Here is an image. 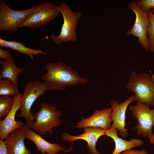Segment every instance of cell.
<instances>
[{"label":"cell","instance_id":"1","mask_svg":"<svg viewBox=\"0 0 154 154\" xmlns=\"http://www.w3.org/2000/svg\"><path fill=\"white\" fill-rule=\"evenodd\" d=\"M45 67L46 72L41 78L47 83L50 90H64L67 86L87 82L77 71L62 62H49Z\"/></svg>","mask_w":154,"mask_h":154},{"label":"cell","instance_id":"2","mask_svg":"<svg viewBox=\"0 0 154 154\" xmlns=\"http://www.w3.org/2000/svg\"><path fill=\"white\" fill-rule=\"evenodd\" d=\"M41 108L35 114V120L30 128L40 135H49L53 134V128L60 126L62 112L57 110L56 106L45 102L40 104Z\"/></svg>","mask_w":154,"mask_h":154},{"label":"cell","instance_id":"3","mask_svg":"<svg viewBox=\"0 0 154 154\" xmlns=\"http://www.w3.org/2000/svg\"><path fill=\"white\" fill-rule=\"evenodd\" d=\"M50 90L47 83L39 80H31L25 85L21 100L20 113L16 115L17 117L24 118L26 123L31 125L35 116L31 112L34 102L40 96Z\"/></svg>","mask_w":154,"mask_h":154},{"label":"cell","instance_id":"4","mask_svg":"<svg viewBox=\"0 0 154 154\" xmlns=\"http://www.w3.org/2000/svg\"><path fill=\"white\" fill-rule=\"evenodd\" d=\"M126 88L133 92L137 102L154 106V81L149 74H138L132 70Z\"/></svg>","mask_w":154,"mask_h":154},{"label":"cell","instance_id":"5","mask_svg":"<svg viewBox=\"0 0 154 154\" xmlns=\"http://www.w3.org/2000/svg\"><path fill=\"white\" fill-rule=\"evenodd\" d=\"M59 6L60 12L63 19V23L60 34L55 36L51 34L50 37L42 40L50 38L58 45H60L63 42H76L77 38L76 29L78 21L81 18L82 13L81 11H72L66 2L61 3Z\"/></svg>","mask_w":154,"mask_h":154},{"label":"cell","instance_id":"6","mask_svg":"<svg viewBox=\"0 0 154 154\" xmlns=\"http://www.w3.org/2000/svg\"><path fill=\"white\" fill-rule=\"evenodd\" d=\"M37 5L28 9L17 11L11 9L4 0H0V31H17Z\"/></svg>","mask_w":154,"mask_h":154},{"label":"cell","instance_id":"7","mask_svg":"<svg viewBox=\"0 0 154 154\" xmlns=\"http://www.w3.org/2000/svg\"><path fill=\"white\" fill-rule=\"evenodd\" d=\"M60 13L59 6L53 3L47 2L38 3L20 28L35 29L47 25L54 20Z\"/></svg>","mask_w":154,"mask_h":154},{"label":"cell","instance_id":"8","mask_svg":"<svg viewBox=\"0 0 154 154\" xmlns=\"http://www.w3.org/2000/svg\"><path fill=\"white\" fill-rule=\"evenodd\" d=\"M149 106L137 102L131 106L129 110L138 121V124L133 129H137V134L149 139L154 135L153 128L154 126V109H151Z\"/></svg>","mask_w":154,"mask_h":154},{"label":"cell","instance_id":"9","mask_svg":"<svg viewBox=\"0 0 154 154\" xmlns=\"http://www.w3.org/2000/svg\"><path fill=\"white\" fill-rule=\"evenodd\" d=\"M128 7L134 13L136 17L134 24L127 31L126 35L137 37L138 43L143 49L149 50L150 44L147 32L149 22L147 12L142 10L133 1L130 2Z\"/></svg>","mask_w":154,"mask_h":154},{"label":"cell","instance_id":"10","mask_svg":"<svg viewBox=\"0 0 154 154\" xmlns=\"http://www.w3.org/2000/svg\"><path fill=\"white\" fill-rule=\"evenodd\" d=\"M135 101L133 96L129 97L120 104L114 100L111 102L112 112L111 117L113 123L111 127L119 131L120 135L125 138L128 136V129L125 128V114L128 105Z\"/></svg>","mask_w":154,"mask_h":154},{"label":"cell","instance_id":"11","mask_svg":"<svg viewBox=\"0 0 154 154\" xmlns=\"http://www.w3.org/2000/svg\"><path fill=\"white\" fill-rule=\"evenodd\" d=\"M83 133L77 136H73L64 133L62 135V140L72 144L78 139H82L87 143V148L91 154H100L96 149V144L101 136L105 135L106 130L100 127H89L84 128Z\"/></svg>","mask_w":154,"mask_h":154},{"label":"cell","instance_id":"12","mask_svg":"<svg viewBox=\"0 0 154 154\" xmlns=\"http://www.w3.org/2000/svg\"><path fill=\"white\" fill-rule=\"evenodd\" d=\"M21 95L20 93L14 97V103L11 110L4 119L0 120V139L2 140L6 139L11 133L24 125L21 121L15 119L16 112L20 108Z\"/></svg>","mask_w":154,"mask_h":154},{"label":"cell","instance_id":"13","mask_svg":"<svg viewBox=\"0 0 154 154\" xmlns=\"http://www.w3.org/2000/svg\"><path fill=\"white\" fill-rule=\"evenodd\" d=\"M29 128V125L26 123L10 133L8 138L5 140L7 154H32L24 143Z\"/></svg>","mask_w":154,"mask_h":154},{"label":"cell","instance_id":"14","mask_svg":"<svg viewBox=\"0 0 154 154\" xmlns=\"http://www.w3.org/2000/svg\"><path fill=\"white\" fill-rule=\"evenodd\" d=\"M112 109L111 108L96 110L89 117L82 118L75 128L100 127L105 130H108L112 126Z\"/></svg>","mask_w":154,"mask_h":154},{"label":"cell","instance_id":"15","mask_svg":"<svg viewBox=\"0 0 154 154\" xmlns=\"http://www.w3.org/2000/svg\"><path fill=\"white\" fill-rule=\"evenodd\" d=\"M26 138L33 141L36 145L37 150L40 151L42 153L58 154L64 149V147L58 144L48 142L30 128L27 132Z\"/></svg>","mask_w":154,"mask_h":154},{"label":"cell","instance_id":"16","mask_svg":"<svg viewBox=\"0 0 154 154\" xmlns=\"http://www.w3.org/2000/svg\"><path fill=\"white\" fill-rule=\"evenodd\" d=\"M117 131L112 127L106 130L105 135L112 138L115 143V149L112 154H119L133 147L141 146L144 144V141L139 139L132 138L129 141L124 140L118 136Z\"/></svg>","mask_w":154,"mask_h":154},{"label":"cell","instance_id":"17","mask_svg":"<svg viewBox=\"0 0 154 154\" xmlns=\"http://www.w3.org/2000/svg\"><path fill=\"white\" fill-rule=\"evenodd\" d=\"M0 64H1L2 69L1 70L0 79H9L13 84L18 86V75L24 71V68L16 66L12 55L5 60H0Z\"/></svg>","mask_w":154,"mask_h":154},{"label":"cell","instance_id":"18","mask_svg":"<svg viewBox=\"0 0 154 154\" xmlns=\"http://www.w3.org/2000/svg\"><path fill=\"white\" fill-rule=\"evenodd\" d=\"M0 46L1 48H8L17 52L29 56L31 59L33 58V56L38 54H46L47 52H44L41 50L30 48L25 46L21 42L9 41L0 38Z\"/></svg>","mask_w":154,"mask_h":154},{"label":"cell","instance_id":"19","mask_svg":"<svg viewBox=\"0 0 154 154\" xmlns=\"http://www.w3.org/2000/svg\"><path fill=\"white\" fill-rule=\"evenodd\" d=\"M17 87L9 79H0V95L14 97L20 93Z\"/></svg>","mask_w":154,"mask_h":154},{"label":"cell","instance_id":"20","mask_svg":"<svg viewBox=\"0 0 154 154\" xmlns=\"http://www.w3.org/2000/svg\"><path fill=\"white\" fill-rule=\"evenodd\" d=\"M13 103L14 98L10 96L0 95V120L9 113Z\"/></svg>","mask_w":154,"mask_h":154},{"label":"cell","instance_id":"21","mask_svg":"<svg viewBox=\"0 0 154 154\" xmlns=\"http://www.w3.org/2000/svg\"><path fill=\"white\" fill-rule=\"evenodd\" d=\"M147 13L149 22L147 32L150 44L149 50L154 53V14L151 10Z\"/></svg>","mask_w":154,"mask_h":154},{"label":"cell","instance_id":"22","mask_svg":"<svg viewBox=\"0 0 154 154\" xmlns=\"http://www.w3.org/2000/svg\"><path fill=\"white\" fill-rule=\"evenodd\" d=\"M138 6L144 11L147 12L154 9V0H142L135 2Z\"/></svg>","mask_w":154,"mask_h":154},{"label":"cell","instance_id":"23","mask_svg":"<svg viewBox=\"0 0 154 154\" xmlns=\"http://www.w3.org/2000/svg\"><path fill=\"white\" fill-rule=\"evenodd\" d=\"M119 154H149L144 149L141 150L130 149L126 150Z\"/></svg>","mask_w":154,"mask_h":154},{"label":"cell","instance_id":"24","mask_svg":"<svg viewBox=\"0 0 154 154\" xmlns=\"http://www.w3.org/2000/svg\"><path fill=\"white\" fill-rule=\"evenodd\" d=\"M11 52L9 50H6L0 48V58L5 60L11 56Z\"/></svg>","mask_w":154,"mask_h":154},{"label":"cell","instance_id":"25","mask_svg":"<svg viewBox=\"0 0 154 154\" xmlns=\"http://www.w3.org/2000/svg\"><path fill=\"white\" fill-rule=\"evenodd\" d=\"M0 154H7L5 141L0 139Z\"/></svg>","mask_w":154,"mask_h":154},{"label":"cell","instance_id":"26","mask_svg":"<svg viewBox=\"0 0 154 154\" xmlns=\"http://www.w3.org/2000/svg\"><path fill=\"white\" fill-rule=\"evenodd\" d=\"M149 139L150 142L154 145V135Z\"/></svg>","mask_w":154,"mask_h":154},{"label":"cell","instance_id":"27","mask_svg":"<svg viewBox=\"0 0 154 154\" xmlns=\"http://www.w3.org/2000/svg\"><path fill=\"white\" fill-rule=\"evenodd\" d=\"M151 73L152 74V76L153 78V80L154 81V74H152L151 72Z\"/></svg>","mask_w":154,"mask_h":154},{"label":"cell","instance_id":"28","mask_svg":"<svg viewBox=\"0 0 154 154\" xmlns=\"http://www.w3.org/2000/svg\"><path fill=\"white\" fill-rule=\"evenodd\" d=\"M151 10L152 11V12L154 14V9H152Z\"/></svg>","mask_w":154,"mask_h":154}]
</instances>
